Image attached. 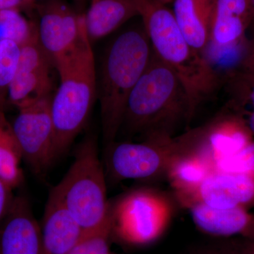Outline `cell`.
<instances>
[{
    "instance_id": "cell-5",
    "label": "cell",
    "mask_w": 254,
    "mask_h": 254,
    "mask_svg": "<svg viewBox=\"0 0 254 254\" xmlns=\"http://www.w3.org/2000/svg\"><path fill=\"white\" fill-rule=\"evenodd\" d=\"M50 194L73 214L83 231L98 226L109 211L105 169L93 136H88L76 149L74 160Z\"/></svg>"
},
{
    "instance_id": "cell-11",
    "label": "cell",
    "mask_w": 254,
    "mask_h": 254,
    "mask_svg": "<svg viewBox=\"0 0 254 254\" xmlns=\"http://www.w3.org/2000/svg\"><path fill=\"white\" fill-rule=\"evenodd\" d=\"M53 67L38 40L37 26L21 45L16 74L7 93V103L16 105L29 98L52 95L50 69Z\"/></svg>"
},
{
    "instance_id": "cell-30",
    "label": "cell",
    "mask_w": 254,
    "mask_h": 254,
    "mask_svg": "<svg viewBox=\"0 0 254 254\" xmlns=\"http://www.w3.org/2000/svg\"><path fill=\"white\" fill-rule=\"evenodd\" d=\"M252 1V10H253V25H252V29L254 31V0H251Z\"/></svg>"
},
{
    "instance_id": "cell-6",
    "label": "cell",
    "mask_w": 254,
    "mask_h": 254,
    "mask_svg": "<svg viewBox=\"0 0 254 254\" xmlns=\"http://www.w3.org/2000/svg\"><path fill=\"white\" fill-rule=\"evenodd\" d=\"M192 132L179 138H152L141 142L115 141L106 147V165L118 180H148L166 175L179 155L191 148Z\"/></svg>"
},
{
    "instance_id": "cell-13",
    "label": "cell",
    "mask_w": 254,
    "mask_h": 254,
    "mask_svg": "<svg viewBox=\"0 0 254 254\" xmlns=\"http://www.w3.org/2000/svg\"><path fill=\"white\" fill-rule=\"evenodd\" d=\"M0 254H49L26 197L15 196L0 227Z\"/></svg>"
},
{
    "instance_id": "cell-22",
    "label": "cell",
    "mask_w": 254,
    "mask_h": 254,
    "mask_svg": "<svg viewBox=\"0 0 254 254\" xmlns=\"http://www.w3.org/2000/svg\"><path fill=\"white\" fill-rule=\"evenodd\" d=\"M113 208L98 226L85 230L79 240L66 254H113L110 252V239L114 233Z\"/></svg>"
},
{
    "instance_id": "cell-28",
    "label": "cell",
    "mask_w": 254,
    "mask_h": 254,
    "mask_svg": "<svg viewBox=\"0 0 254 254\" xmlns=\"http://www.w3.org/2000/svg\"><path fill=\"white\" fill-rule=\"evenodd\" d=\"M27 0H0V11L18 9V8Z\"/></svg>"
},
{
    "instance_id": "cell-15",
    "label": "cell",
    "mask_w": 254,
    "mask_h": 254,
    "mask_svg": "<svg viewBox=\"0 0 254 254\" xmlns=\"http://www.w3.org/2000/svg\"><path fill=\"white\" fill-rule=\"evenodd\" d=\"M186 207L200 231L213 236H237L254 242V214L245 208H213L201 203Z\"/></svg>"
},
{
    "instance_id": "cell-8",
    "label": "cell",
    "mask_w": 254,
    "mask_h": 254,
    "mask_svg": "<svg viewBox=\"0 0 254 254\" xmlns=\"http://www.w3.org/2000/svg\"><path fill=\"white\" fill-rule=\"evenodd\" d=\"M171 209L168 200L158 192L136 190L113 208L114 232L129 245H149L163 235Z\"/></svg>"
},
{
    "instance_id": "cell-4",
    "label": "cell",
    "mask_w": 254,
    "mask_h": 254,
    "mask_svg": "<svg viewBox=\"0 0 254 254\" xmlns=\"http://www.w3.org/2000/svg\"><path fill=\"white\" fill-rule=\"evenodd\" d=\"M86 30L76 49L55 65L59 88L52 98L55 161L64 154L86 125L97 100V71Z\"/></svg>"
},
{
    "instance_id": "cell-3",
    "label": "cell",
    "mask_w": 254,
    "mask_h": 254,
    "mask_svg": "<svg viewBox=\"0 0 254 254\" xmlns=\"http://www.w3.org/2000/svg\"><path fill=\"white\" fill-rule=\"evenodd\" d=\"M153 53L181 80L193 115L222 83L203 57L187 41L173 10L158 0H133Z\"/></svg>"
},
{
    "instance_id": "cell-9",
    "label": "cell",
    "mask_w": 254,
    "mask_h": 254,
    "mask_svg": "<svg viewBox=\"0 0 254 254\" xmlns=\"http://www.w3.org/2000/svg\"><path fill=\"white\" fill-rule=\"evenodd\" d=\"M53 95L29 98L15 105L18 114L13 131L23 160L35 173H44L55 162V127L51 111Z\"/></svg>"
},
{
    "instance_id": "cell-24",
    "label": "cell",
    "mask_w": 254,
    "mask_h": 254,
    "mask_svg": "<svg viewBox=\"0 0 254 254\" xmlns=\"http://www.w3.org/2000/svg\"><path fill=\"white\" fill-rule=\"evenodd\" d=\"M214 170L223 173H244L254 178V141L240 152L214 164Z\"/></svg>"
},
{
    "instance_id": "cell-14",
    "label": "cell",
    "mask_w": 254,
    "mask_h": 254,
    "mask_svg": "<svg viewBox=\"0 0 254 254\" xmlns=\"http://www.w3.org/2000/svg\"><path fill=\"white\" fill-rule=\"evenodd\" d=\"M254 135L240 117L230 113L200 128V150L213 164L236 154L253 141Z\"/></svg>"
},
{
    "instance_id": "cell-26",
    "label": "cell",
    "mask_w": 254,
    "mask_h": 254,
    "mask_svg": "<svg viewBox=\"0 0 254 254\" xmlns=\"http://www.w3.org/2000/svg\"><path fill=\"white\" fill-rule=\"evenodd\" d=\"M12 190L0 178V227L13 204L15 196L13 195Z\"/></svg>"
},
{
    "instance_id": "cell-29",
    "label": "cell",
    "mask_w": 254,
    "mask_h": 254,
    "mask_svg": "<svg viewBox=\"0 0 254 254\" xmlns=\"http://www.w3.org/2000/svg\"><path fill=\"white\" fill-rule=\"evenodd\" d=\"M6 103H7V98L0 96V110H4Z\"/></svg>"
},
{
    "instance_id": "cell-18",
    "label": "cell",
    "mask_w": 254,
    "mask_h": 254,
    "mask_svg": "<svg viewBox=\"0 0 254 254\" xmlns=\"http://www.w3.org/2000/svg\"><path fill=\"white\" fill-rule=\"evenodd\" d=\"M138 16L133 0H91L84 14L91 43L109 36L128 21Z\"/></svg>"
},
{
    "instance_id": "cell-27",
    "label": "cell",
    "mask_w": 254,
    "mask_h": 254,
    "mask_svg": "<svg viewBox=\"0 0 254 254\" xmlns=\"http://www.w3.org/2000/svg\"><path fill=\"white\" fill-rule=\"evenodd\" d=\"M237 68L254 75V33L247 39Z\"/></svg>"
},
{
    "instance_id": "cell-17",
    "label": "cell",
    "mask_w": 254,
    "mask_h": 254,
    "mask_svg": "<svg viewBox=\"0 0 254 254\" xmlns=\"http://www.w3.org/2000/svg\"><path fill=\"white\" fill-rule=\"evenodd\" d=\"M215 0H174L173 12L190 46L199 54L209 43ZM203 56V55H202Z\"/></svg>"
},
{
    "instance_id": "cell-33",
    "label": "cell",
    "mask_w": 254,
    "mask_h": 254,
    "mask_svg": "<svg viewBox=\"0 0 254 254\" xmlns=\"http://www.w3.org/2000/svg\"><path fill=\"white\" fill-rule=\"evenodd\" d=\"M31 1V0H27V1Z\"/></svg>"
},
{
    "instance_id": "cell-34",
    "label": "cell",
    "mask_w": 254,
    "mask_h": 254,
    "mask_svg": "<svg viewBox=\"0 0 254 254\" xmlns=\"http://www.w3.org/2000/svg\"></svg>"
},
{
    "instance_id": "cell-32",
    "label": "cell",
    "mask_w": 254,
    "mask_h": 254,
    "mask_svg": "<svg viewBox=\"0 0 254 254\" xmlns=\"http://www.w3.org/2000/svg\"><path fill=\"white\" fill-rule=\"evenodd\" d=\"M160 2L163 3V4H167L168 3L173 2L174 0H158Z\"/></svg>"
},
{
    "instance_id": "cell-31",
    "label": "cell",
    "mask_w": 254,
    "mask_h": 254,
    "mask_svg": "<svg viewBox=\"0 0 254 254\" xmlns=\"http://www.w3.org/2000/svg\"><path fill=\"white\" fill-rule=\"evenodd\" d=\"M250 254H254V242L251 243Z\"/></svg>"
},
{
    "instance_id": "cell-2",
    "label": "cell",
    "mask_w": 254,
    "mask_h": 254,
    "mask_svg": "<svg viewBox=\"0 0 254 254\" xmlns=\"http://www.w3.org/2000/svg\"><path fill=\"white\" fill-rule=\"evenodd\" d=\"M152 55L141 21L125 28L105 48L97 71V100L105 148L116 141L127 100Z\"/></svg>"
},
{
    "instance_id": "cell-23",
    "label": "cell",
    "mask_w": 254,
    "mask_h": 254,
    "mask_svg": "<svg viewBox=\"0 0 254 254\" xmlns=\"http://www.w3.org/2000/svg\"><path fill=\"white\" fill-rule=\"evenodd\" d=\"M21 56V45L10 38L0 40V96L7 98Z\"/></svg>"
},
{
    "instance_id": "cell-1",
    "label": "cell",
    "mask_w": 254,
    "mask_h": 254,
    "mask_svg": "<svg viewBox=\"0 0 254 254\" xmlns=\"http://www.w3.org/2000/svg\"><path fill=\"white\" fill-rule=\"evenodd\" d=\"M193 117L181 80L153 52L127 100L120 132L143 140L173 138L178 127Z\"/></svg>"
},
{
    "instance_id": "cell-25",
    "label": "cell",
    "mask_w": 254,
    "mask_h": 254,
    "mask_svg": "<svg viewBox=\"0 0 254 254\" xmlns=\"http://www.w3.org/2000/svg\"><path fill=\"white\" fill-rule=\"evenodd\" d=\"M188 254H249L248 240L245 244H209Z\"/></svg>"
},
{
    "instance_id": "cell-20",
    "label": "cell",
    "mask_w": 254,
    "mask_h": 254,
    "mask_svg": "<svg viewBox=\"0 0 254 254\" xmlns=\"http://www.w3.org/2000/svg\"><path fill=\"white\" fill-rule=\"evenodd\" d=\"M223 83L230 113L242 119L254 136V75L237 68L225 76Z\"/></svg>"
},
{
    "instance_id": "cell-19",
    "label": "cell",
    "mask_w": 254,
    "mask_h": 254,
    "mask_svg": "<svg viewBox=\"0 0 254 254\" xmlns=\"http://www.w3.org/2000/svg\"><path fill=\"white\" fill-rule=\"evenodd\" d=\"M213 171V164L200 151L196 143L174 160L166 176L182 202Z\"/></svg>"
},
{
    "instance_id": "cell-21",
    "label": "cell",
    "mask_w": 254,
    "mask_h": 254,
    "mask_svg": "<svg viewBox=\"0 0 254 254\" xmlns=\"http://www.w3.org/2000/svg\"><path fill=\"white\" fill-rule=\"evenodd\" d=\"M22 153L11 125L0 110V178L11 190L19 187L23 181L20 163Z\"/></svg>"
},
{
    "instance_id": "cell-7",
    "label": "cell",
    "mask_w": 254,
    "mask_h": 254,
    "mask_svg": "<svg viewBox=\"0 0 254 254\" xmlns=\"http://www.w3.org/2000/svg\"><path fill=\"white\" fill-rule=\"evenodd\" d=\"M253 25L251 0H215L203 58L220 78L238 67Z\"/></svg>"
},
{
    "instance_id": "cell-10",
    "label": "cell",
    "mask_w": 254,
    "mask_h": 254,
    "mask_svg": "<svg viewBox=\"0 0 254 254\" xmlns=\"http://www.w3.org/2000/svg\"><path fill=\"white\" fill-rule=\"evenodd\" d=\"M38 11V42L55 67L81 41L86 32L84 15L78 14L64 0H48L40 5Z\"/></svg>"
},
{
    "instance_id": "cell-16",
    "label": "cell",
    "mask_w": 254,
    "mask_h": 254,
    "mask_svg": "<svg viewBox=\"0 0 254 254\" xmlns=\"http://www.w3.org/2000/svg\"><path fill=\"white\" fill-rule=\"evenodd\" d=\"M41 227L43 243L49 254H67L83 232L73 214L50 193Z\"/></svg>"
},
{
    "instance_id": "cell-12",
    "label": "cell",
    "mask_w": 254,
    "mask_h": 254,
    "mask_svg": "<svg viewBox=\"0 0 254 254\" xmlns=\"http://www.w3.org/2000/svg\"><path fill=\"white\" fill-rule=\"evenodd\" d=\"M181 203L185 206L201 203L213 208H247L254 205V178L247 174L214 170Z\"/></svg>"
}]
</instances>
